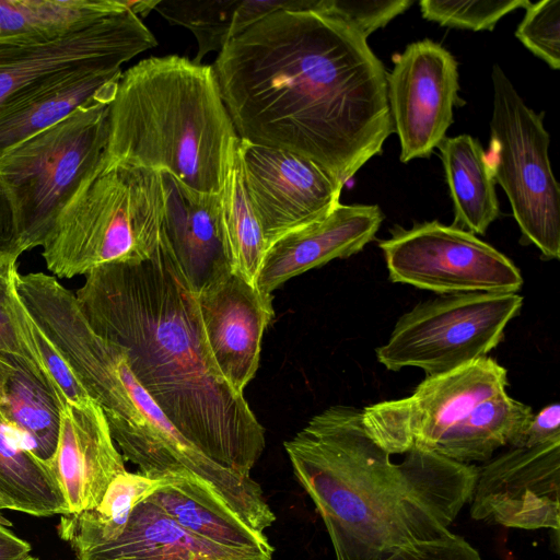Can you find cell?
<instances>
[{"instance_id": "cell-10", "label": "cell", "mask_w": 560, "mask_h": 560, "mask_svg": "<svg viewBox=\"0 0 560 560\" xmlns=\"http://www.w3.org/2000/svg\"><path fill=\"white\" fill-rule=\"evenodd\" d=\"M389 279L441 295L517 293L523 277L514 262L475 234L439 221L397 229L378 243Z\"/></svg>"}, {"instance_id": "cell-12", "label": "cell", "mask_w": 560, "mask_h": 560, "mask_svg": "<svg viewBox=\"0 0 560 560\" xmlns=\"http://www.w3.org/2000/svg\"><path fill=\"white\" fill-rule=\"evenodd\" d=\"M156 44L129 8L54 39L0 42V108L72 71L120 69Z\"/></svg>"}, {"instance_id": "cell-31", "label": "cell", "mask_w": 560, "mask_h": 560, "mask_svg": "<svg viewBox=\"0 0 560 560\" xmlns=\"http://www.w3.org/2000/svg\"><path fill=\"white\" fill-rule=\"evenodd\" d=\"M241 0H158L153 10L174 25L188 28L198 44L192 62L200 65L210 51H220L237 35L236 20Z\"/></svg>"}, {"instance_id": "cell-11", "label": "cell", "mask_w": 560, "mask_h": 560, "mask_svg": "<svg viewBox=\"0 0 560 560\" xmlns=\"http://www.w3.org/2000/svg\"><path fill=\"white\" fill-rule=\"evenodd\" d=\"M508 371L490 357L427 376L412 395L362 409L369 435L389 455L433 451L442 435L479 402L505 390Z\"/></svg>"}, {"instance_id": "cell-33", "label": "cell", "mask_w": 560, "mask_h": 560, "mask_svg": "<svg viewBox=\"0 0 560 560\" xmlns=\"http://www.w3.org/2000/svg\"><path fill=\"white\" fill-rule=\"evenodd\" d=\"M515 37L551 69L560 68V0L529 3Z\"/></svg>"}, {"instance_id": "cell-35", "label": "cell", "mask_w": 560, "mask_h": 560, "mask_svg": "<svg viewBox=\"0 0 560 560\" xmlns=\"http://www.w3.org/2000/svg\"><path fill=\"white\" fill-rule=\"evenodd\" d=\"M384 560H481L478 551L450 530L441 537L404 547Z\"/></svg>"}, {"instance_id": "cell-41", "label": "cell", "mask_w": 560, "mask_h": 560, "mask_svg": "<svg viewBox=\"0 0 560 560\" xmlns=\"http://www.w3.org/2000/svg\"><path fill=\"white\" fill-rule=\"evenodd\" d=\"M3 509H5V505H4V503L2 502V500L0 499V510H3Z\"/></svg>"}, {"instance_id": "cell-3", "label": "cell", "mask_w": 560, "mask_h": 560, "mask_svg": "<svg viewBox=\"0 0 560 560\" xmlns=\"http://www.w3.org/2000/svg\"><path fill=\"white\" fill-rule=\"evenodd\" d=\"M283 446L337 560H384L441 537L470 500L479 471L417 447L393 463L353 406L326 408Z\"/></svg>"}, {"instance_id": "cell-20", "label": "cell", "mask_w": 560, "mask_h": 560, "mask_svg": "<svg viewBox=\"0 0 560 560\" xmlns=\"http://www.w3.org/2000/svg\"><path fill=\"white\" fill-rule=\"evenodd\" d=\"M163 173L167 192L164 232L182 273L197 294L233 272L219 195H200Z\"/></svg>"}, {"instance_id": "cell-36", "label": "cell", "mask_w": 560, "mask_h": 560, "mask_svg": "<svg viewBox=\"0 0 560 560\" xmlns=\"http://www.w3.org/2000/svg\"><path fill=\"white\" fill-rule=\"evenodd\" d=\"M18 270V259H0V357L14 355L26 360L7 305L10 287Z\"/></svg>"}, {"instance_id": "cell-7", "label": "cell", "mask_w": 560, "mask_h": 560, "mask_svg": "<svg viewBox=\"0 0 560 560\" xmlns=\"http://www.w3.org/2000/svg\"><path fill=\"white\" fill-rule=\"evenodd\" d=\"M114 92L80 106L0 155V183L26 250L42 246L59 212L103 162Z\"/></svg>"}, {"instance_id": "cell-28", "label": "cell", "mask_w": 560, "mask_h": 560, "mask_svg": "<svg viewBox=\"0 0 560 560\" xmlns=\"http://www.w3.org/2000/svg\"><path fill=\"white\" fill-rule=\"evenodd\" d=\"M161 483L140 472L124 471L107 488L93 509L60 516L59 536L74 553L117 539L125 530L133 508Z\"/></svg>"}, {"instance_id": "cell-42", "label": "cell", "mask_w": 560, "mask_h": 560, "mask_svg": "<svg viewBox=\"0 0 560 560\" xmlns=\"http://www.w3.org/2000/svg\"><path fill=\"white\" fill-rule=\"evenodd\" d=\"M25 560H38V558L31 556V557H28V558H27V559H25Z\"/></svg>"}, {"instance_id": "cell-6", "label": "cell", "mask_w": 560, "mask_h": 560, "mask_svg": "<svg viewBox=\"0 0 560 560\" xmlns=\"http://www.w3.org/2000/svg\"><path fill=\"white\" fill-rule=\"evenodd\" d=\"M166 201L162 172L104 159L46 234L40 247L47 270L71 279L148 260L162 241Z\"/></svg>"}, {"instance_id": "cell-30", "label": "cell", "mask_w": 560, "mask_h": 560, "mask_svg": "<svg viewBox=\"0 0 560 560\" xmlns=\"http://www.w3.org/2000/svg\"><path fill=\"white\" fill-rule=\"evenodd\" d=\"M7 305L26 361L52 394L61 410L69 406H82L92 401L93 399L73 376L58 350L23 304L15 288V275L10 287Z\"/></svg>"}, {"instance_id": "cell-13", "label": "cell", "mask_w": 560, "mask_h": 560, "mask_svg": "<svg viewBox=\"0 0 560 560\" xmlns=\"http://www.w3.org/2000/svg\"><path fill=\"white\" fill-rule=\"evenodd\" d=\"M387 100L400 162L429 158L453 122L458 93L455 58L440 44L422 39L393 57Z\"/></svg>"}, {"instance_id": "cell-16", "label": "cell", "mask_w": 560, "mask_h": 560, "mask_svg": "<svg viewBox=\"0 0 560 560\" xmlns=\"http://www.w3.org/2000/svg\"><path fill=\"white\" fill-rule=\"evenodd\" d=\"M205 339L224 381L243 394L259 365L261 339L272 316V295L236 272L196 294Z\"/></svg>"}, {"instance_id": "cell-37", "label": "cell", "mask_w": 560, "mask_h": 560, "mask_svg": "<svg viewBox=\"0 0 560 560\" xmlns=\"http://www.w3.org/2000/svg\"><path fill=\"white\" fill-rule=\"evenodd\" d=\"M560 442V405H547L537 413L518 436L513 447H535L546 443Z\"/></svg>"}, {"instance_id": "cell-23", "label": "cell", "mask_w": 560, "mask_h": 560, "mask_svg": "<svg viewBox=\"0 0 560 560\" xmlns=\"http://www.w3.org/2000/svg\"><path fill=\"white\" fill-rule=\"evenodd\" d=\"M12 370L0 399V416L21 445L50 466L56 454L61 408L30 363L10 355Z\"/></svg>"}, {"instance_id": "cell-39", "label": "cell", "mask_w": 560, "mask_h": 560, "mask_svg": "<svg viewBox=\"0 0 560 560\" xmlns=\"http://www.w3.org/2000/svg\"><path fill=\"white\" fill-rule=\"evenodd\" d=\"M31 545L0 522V560H25L31 556Z\"/></svg>"}, {"instance_id": "cell-22", "label": "cell", "mask_w": 560, "mask_h": 560, "mask_svg": "<svg viewBox=\"0 0 560 560\" xmlns=\"http://www.w3.org/2000/svg\"><path fill=\"white\" fill-rule=\"evenodd\" d=\"M73 560H238L195 537L145 499L115 540L74 553Z\"/></svg>"}, {"instance_id": "cell-21", "label": "cell", "mask_w": 560, "mask_h": 560, "mask_svg": "<svg viewBox=\"0 0 560 560\" xmlns=\"http://www.w3.org/2000/svg\"><path fill=\"white\" fill-rule=\"evenodd\" d=\"M121 73L120 69L72 71L0 108V155L80 106L114 91Z\"/></svg>"}, {"instance_id": "cell-40", "label": "cell", "mask_w": 560, "mask_h": 560, "mask_svg": "<svg viewBox=\"0 0 560 560\" xmlns=\"http://www.w3.org/2000/svg\"><path fill=\"white\" fill-rule=\"evenodd\" d=\"M12 370V363L9 355L0 357V399L2 397L5 381Z\"/></svg>"}, {"instance_id": "cell-15", "label": "cell", "mask_w": 560, "mask_h": 560, "mask_svg": "<svg viewBox=\"0 0 560 560\" xmlns=\"http://www.w3.org/2000/svg\"><path fill=\"white\" fill-rule=\"evenodd\" d=\"M560 442L511 447L479 467L470 516L521 529L559 532Z\"/></svg>"}, {"instance_id": "cell-24", "label": "cell", "mask_w": 560, "mask_h": 560, "mask_svg": "<svg viewBox=\"0 0 560 560\" xmlns=\"http://www.w3.org/2000/svg\"><path fill=\"white\" fill-rule=\"evenodd\" d=\"M454 206L453 225L485 234L500 215L495 180L480 142L469 136L445 137L438 147Z\"/></svg>"}, {"instance_id": "cell-25", "label": "cell", "mask_w": 560, "mask_h": 560, "mask_svg": "<svg viewBox=\"0 0 560 560\" xmlns=\"http://www.w3.org/2000/svg\"><path fill=\"white\" fill-rule=\"evenodd\" d=\"M533 415L529 406L501 392L451 427L432 452L463 464L488 462L499 447L515 445Z\"/></svg>"}, {"instance_id": "cell-4", "label": "cell", "mask_w": 560, "mask_h": 560, "mask_svg": "<svg viewBox=\"0 0 560 560\" xmlns=\"http://www.w3.org/2000/svg\"><path fill=\"white\" fill-rule=\"evenodd\" d=\"M106 162L160 171L220 195L238 136L212 66L149 57L121 73L109 103Z\"/></svg>"}, {"instance_id": "cell-18", "label": "cell", "mask_w": 560, "mask_h": 560, "mask_svg": "<svg viewBox=\"0 0 560 560\" xmlns=\"http://www.w3.org/2000/svg\"><path fill=\"white\" fill-rule=\"evenodd\" d=\"M49 467L61 487L69 513L95 508L110 482L126 471L124 457L95 400L61 410L58 445Z\"/></svg>"}, {"instance_id": "cell-19", "label": "cell", "mask_w": 560, "mask_h": 560, "mask_svg": "<svg viewBox=\"0 0 560 560\" xmlns=\"http://www.w3.org/2000/svg\"><path fill=\"white\" fill-rule=\"evenodd\" d=\"M159 479L147 499L185 530L238 560H272L267 536L246 524L210 483L189 472Z\"/></svg>"}, {"instance_id": "cell-9", "label": "cell", "mask_w": 560, "mask_h": 560, "mask_svg": "<svg viewBox=\"0 0 560 560\" xmlns=\"http://www.w3.org/2000/svg\"><path fill=\"white\" fill-rule=\"evenodd\" d=\"M523 304L517 293L445 294L417 304L399 317L388 340L376 348L389 371L413 366L436 376L493 350Z\"/></svg>"}, {"instance_id": "cell-26", "label": "cell", "mask_w": 560, "mask_h": 560, "mask_svg": "<svg viewBox=\"0 0 560 560\" xmlns=\"http://www.w3.org/2000/svg\"><path fill=\"white\" fill-rule=\"evenodd\" d=\"M128 9L121 0H0V42H42Z\"/></svg>"}, {"instance_id": "cell-1", "label": "cell", "mask_w": 560, "mask_h": 560, "mask_svg": "<svg viewBox=\"0 0 560 560\" xmlns=\"http://www.w3.org/2000/svg\"><path fill=\"white\" fill-rule=\"evenodd\" d=\"M212 68L240 139L311 160L342 187L394 131L387 72L368 38L315 10L270 13Z\"/></svg>"}, {"instance_id": "cell-2", "label": "cell", "mask_w": 560, "mask_h": 560, "mask_svg": "<svg viewBox=\"0 0 560 560\" xmlns=\"http://www.w3.org/2000/svg\"><path fill=\"white\" fill-rule=\"evenodd\" d=\"M75 298L91 328L125 349L133 375L176 430L217 464L249 477L265 429L218 372L196 293L165 232L151 258L91 271Z\"/></svg>"}, {"instance_id": "cell-8", "label": "cell", "mask_w": 560, "mask_h": 560, "mask_svg": "<svg viewBox=\"0 0 560 560\" xmlns=\"http://www.w3.org/2000/svg\"><path fill=\"white\" fill-rule=\"evenodd\" d=\"M489 153L494 180L508 196L524 244L544 259L560 257V187L548 155L542 115L528 107L499 65L491 72Z\"/></svg>"}, {"instance_id": "cell-29", "label": "cell", "mask_w": 560, "mask_h": 560, "mask_svg": "<svg viewBox=\"0 0 560 560\" xmlns=\"http://www.w3.org/2000/svg\"><path fill=\"white\" fill-rule=\"evenodd\" d=\"M219 211L233 271L256 285L267 242L244 185L237 147L219 195Z\"/></svg>"}, {"instance_id": "cell-27", "label": "cell", "mask_w": 560, "mask_h": 560, "mask_svg": "<svg viewBox=\"0 0 560 560\" xmlns=\"http://www.w3.org/2000/svg\"><path fill=\"white\" fill-rule=\"evenodd\" d=\"M0 499L5 509L33 516L69 513L51 468L21 445L1 416Z\"/></svg>"}, {"instance_id": "cell-38", "label": "cell", "mask_w": 560, "mask_h": 560, "mask_svg": "<svg viewBox=\"0 0 560 560\" xmlns=\"http://www.w3.org/2000/svg\"><path fill=\"white\" fill-rule=\"evenodd\" d=\"M26 252L10 198L0 183V259H18Z\"/></svg>"}, {"instance_id": "cell-17", "label": "cell", "mask_w": 560, "mask_h": 560, "mask_svg": "<svg viewBox=\"0 0 560 560\" xmlns=\"http://www.w3.org/2000/svg\"><path fill=\"white\" fill-rule=\"evenodd\" d=\"M383 218L376 205L339 203L325 218L282 235L266 249L257 289L271 294L293 277L359 253L375 237Z\"/></svg>"}, {"instance_id": "cell-32", "label": "cell", "mask_w": 560, "mask_h": 560, "mask_svg": "<svg viewBox=\"0 0 560 560\" xmlns=\"http://www.w3.org/2000/svg\"><path fill=\"white\" fill-rule=\"evenodd\" d=\"M528 0H422L420 11L425 20L440 25L470 30L491 31L505 14L526 8Z\"/></svg>"}, {"instance_id": "cell-5", "label": "cell", "mask_w": 560, "mask_h": 560, "mask_svg": "<svg viewBox=\"0 0 560 560\" xmlns=\"http://www.w3.org/2000/svg\"><path fill=\"white\" fill-rule=\"evenodd\" d=\"M51 342L88 395L102 408L124 459L153 479L189 472L208 483L252 528L276 521L260 485L217 464L187 441L133 375L119 345L101 337L82 314L59 324Z\"/></svg>"}, {"instance_id": "cell-14", "label": "cell", "mask_w": 560, "mask_h": 560, "mask_svg": "<svg viewBox=\"0 0 560 560\" xmlns=\"http://www.w3.org/2000/svg\"><path fill=\"white\" fill-rule=\"evenodd\" d=\"M237 150L244 185L267 247L325 218L340 203L342 186L313 161L243 139Z\"/></svg>"}, {"instance_id": "cell-34", "label": "cell", "mask_w": 560, "mask_h": 560, "mask_svg": "<svg viewBox=\"0 0 560 560\" xmlns=\"http://www.w3.org/2000/svg\"><path fill=\"white\" fill-rule=\"evenodd\" d=\"M412 3L413 1L410 0H310L308 9L342 21L368 38L373 32L384 27L394 18L405 12Z\"/></svg>"}]
</instances>
